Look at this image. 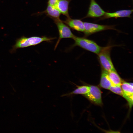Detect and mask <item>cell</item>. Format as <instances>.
Masks as SVG:
<instances>
[{"instance_id": "6da1fadb", "label": "cell", "mask_w": 133, "mask_h": 133, "mask_svg": "<svg viewBox=\"0 0 133 133\" xmlns=\"http://www.w3.org/2000/svg\"><path fill=\"white\" fill-rule=\"evenodd\" d=\"M75 41L73 47L78 46L86 50L98 54L102 48L91 40L83 37L75 36Z\"/></svg>"}, {"instance_id": "7a4b0ae2", "label": "cell", "mask_w": 133, "mask_h": 133, "mask_svg": "<svg viewBox=\"0 0 133 133\" xmlns=\"http://www.w3.org/2000/svg\"><path fill=\"white\" fill-rule=\"evenodd\" d=\"M110 47L102 48L98 54L102 67L108 72L116 70L110 55Z\"/></svg>"}, {"instance_id": "3957f363", "label": "cell", "mask_w": 133, "mask_h": 133, "mask_svg": "<svg viewBox=\"0 0 133 133\" xmlns=\"http://www.w3.org/2000/svg\"><path fill=\"white\" fill-rule=\"evenodd\" d=\"M53 19L57 27L59 34V39L55 46V48L61 39L64 38L73 39L75 36L72 33L69 27L60 19Z\"/></svg>"}, {"instance_id": "277c9868", "label": "cell", "mask_w": 133, "mask_h": 133, "mask_svg": "<svg viewBox=\"0 0 133 133\" xmlns=\"http://www.w3.org/2000/svg\"><path fill=\"white\" fill-rule=\"evenodd\" d=\"M83 24L84 28V32L86 35L107 30H116L114 25H101L86 22H83Z\"/></svg>"}, {"instance_id": "5b68a950", "label": "cell", "mask_w": 133, "mask_h": 133, "mask_svg": "<svg viewBox=\"0 0 133 133\" xmlns=\"http://www.w3.org/2000/svg\"><path fill=\"white\" fill-rule=\"evenodd\" d=\"M90 90L86 94L84 95L86 98L93 103L99 105L102 104L101 93L100 89L95 85L89 86Z\"/></svg>"}, {"instance_id": "8992f818", "label": "cell", "mask_w": 133, "mask_h": 133, "mask_svg": "<svg viewBox=\"0 0 133 133\" xmlns=\"http://www.w3.org/2000/svg\"><path fill=\"white\" fill-rule=\"evenodd\" d=\"M105 12L95 0H90V4L87 14L84 18L97 17L103 16Z\"/></svg>"}, {"instance_id": "52a82bcc", "label": "cell", "mask_w": 133, "mask_h": 133, "mask_svg": "<svg viewBox=\"0 0 133 133\" xmlns=\"http://www.w3.org/2000/svg\"><path fill=\"white\" fill-rule=\"evenodd\" d=\"M133 12V10L131 9L120 10L113 13L105 12L100 19H101L111 18L129 17Z\"/></svg>"}, {"instance_id": "ba28073f", "label": "cell", "mask_w": 133, "mask_h": 133, "mask_svg": "<svg viewBox=\"0 0 133 133\" xmlns=\"http://www.w3.org/2000/svg\"><path fill=\"white\" fill-rule=\"evenodd\" d=\"M63 21L73 29L79 32H84V31L83 22L80 19H72L69 17Z\"/></svg>"}, {"instance_id": "9c48e42d", "label": "cell", "mask_w": 133, "mask_h": 133, "mask_svg": "<svg viewBox=\"0 0 133 133\" xmlns=\"http://www.w3.org/2000/svg\"><path fill=\"white\" fill-rule=\"evenodd\" d=\"M71 0H59L55 6L61 14L69 17L68 14V6Z\"/></svg>"}, {"instance_id": "30bf717a", "label": "cell", "mask_w": 133, "mask_h": 133, "mask_svg": "<svg viewBox=\"0 0 133 133\" xmlns=\"http://www.w3.org/2000/svg\"><path fill=\"white\" fill-rule=\"evenodd\" d=\"M100 83V85L103 88L109 89L113 84L110 80L108 72L102 70Z\"/></svg>"}, {"instance_id": "8fae6325", "label": "cell", "mask_w": 133, "mask_h": 133, "mask_svg": "<svg viewBox=\"0 0 133 133\" xmlns=\"http://www.w3.org/2000/svg\"><path fill=\"white\" fill-rule=\"evenodd\" d=\"M43 13H45L48 16L53 19H60L61 14L60 11L55 6L48 4L46 10Z\"/></svg>"}, {"instance_id": "7c38bea8", "label": "cell", "mask_w": 133, "mask_h": 133, "mask_svg": "<svg viewBox=\"0 0 133 133\" xmlns=\"http://www.w3.org/2000/svg\"><path fill=\"white\" fill-rule=\"evenodd\" d=\"M77 88L71 92L64 94L61 96H71L74 95L82 94L84 95L87 93L90 90L89 86L86 85L79 86L76 85Z\"/></svg>"}, {"instance_id": "4fadbf2b", "label": "cell", "mask_w": 133, "mask_h": 133, "mask_svg": "<svg viewBox=\"0 0 133 133\" xmlns=\"http://www.w3.org/2000/svg\"><path fill=\"white\" fill-rule=\"evenodd\" d=\"M121 86L123 92L122 96L123 97L133 96V85L132 83L122 82Z\"/></svg>"}, {"instance_id": "5bb4252c", "label": "cell", "mask_w": 133, "mask_h": 133, "mask_svg": "<svg viewBox=\"0 0 133 133\" xmlns=\"http://www.w3.org/2000/svg\"><path fill=\"white\" fill-rule=\"evenodd\" d=\"M28 38L22 36L17 39L15 44L13 46L12 51H15L18 48L29 47Z\"/></svg>"}, {"instance_id": "9a60e30c", "label": "cell", "mask_w": 133, "mask_h": 133, "mask_svg": "<svg viewBox=\"0 0 133 133\" xmlns=\"http://www.w3.org/2000/svg\"><path fill=\"white\" fill-rule=\"evenodd\" d=\"M109 78L113 85L121 86L122 81L116 70L108 72Z\"/></svg>"}, {"instance_id": "2e32d148", "label": "cell", "mask_w": 133, "mask_h": 133, "mask_svg": "<svg viewBox=\"0 0 133 133\" xmlns=\"http://www.w3.org/2000/svg\"><path fill=\"white\" fill-rule=\"evenodd\" d=\"M109 89L115 93L122 96L123 92L121 86L113 84Z\"/></svg>"}, {"instance_id": "e0dca14e", "label": "cell", "mask_w": 133, "mask_h": 133, "mask_svg": "<svg viewBox=\"0 0 133 133\" xmlns=\"http://www.w3.org/2000/svg\"><path fill=\"white\" fill-rule=\"evenodd\" d=\"M59 0H48V4L55 6Z\"/></svg>"}]
</instances>
